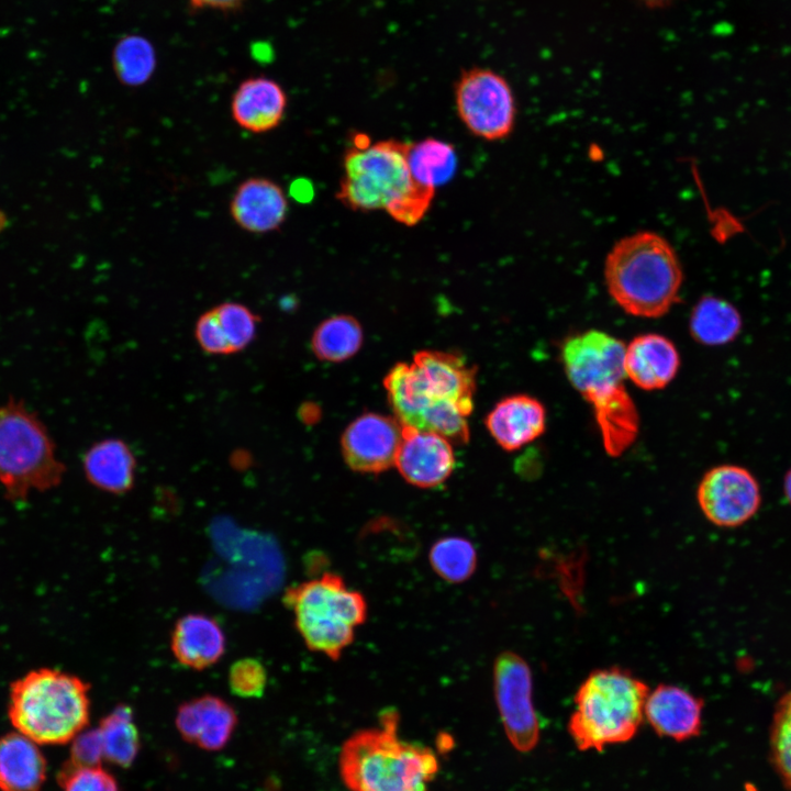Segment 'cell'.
I'll use <instances>...</instances> for the list:
<instances>
[{"mask_svg": "<svg viewBox=\"0 0 791 791\" xmlns=\"http://www.w3.org/2000/svg\"><path fill=\"white\" fill-rule=\"evenodd\" d=\"M624 350L619 338L599 330L571 335L561 347L566 376L592 405L604 449L613 457L634 443L639 430L637 409L624 386Z\"/></svg>", "mask_w": 791, "mask_h": 791, "instance_id": "obj_1", "label": "cell"}, {"mask_svg": "<svg viewBox=\"0 0 791 791\" xmlns=\"http://www.w3.org/2000/svg\"><path fill=\"white\" fill-rule=\"evenodd\" d=\"M409 145L398 140L370 143L364 134L356 135L344 153L336 199L349 210H386L396 221L415 225L430 209L435 190L413 181Z\"/></svg>", "mask_w": 791, "mask_h": 791, "instance_id": "obj_2", "label": "cell"}, {"mask_svg": "<svg viewBox=\"0 0 791 791\" xmlns=\"http://www.w3.org/2000/svg\"><path fill=\"white\" fill-rule=\"evenodd\" d=\"M604 279L609 294L626 313L659 317L679 300L683 274L664 236L639 231L617 241L609 252Z\"/></svg>", "mask_w": 791, "mask_h": 791, "instance_id": "obj_3", "label": "cell"}, {"mask_svg": "<svg viewBox=\"0 0 791 791\" xmlns=\"http://www.w3.org/2000/svg\"><path fill=\"white\" fill-rule=\"evenodd\" d=\"M378 727L361 729L343 744L339 769L350 791H427L438 771L435 754L398 736V713L379 715Z\"/></svg>", "mask_w": 791, "mask_h": 791, "instance_id": "obj_4", "label": "cell"}, {"mask_svg": "<svg viewBox=\"0 0 791 791\" xmlns=\"http://www.w3.org/2000/svg\"><path fill=\"white\" fill-rule=\"evenodd\" d=\"M649 688L627 669H595L578 687L568 732L578 749L601 751L631 740L645 720Z\"/></svg>", "mask_w": 791, "mask_h": 791, "instance_id": "obj_5", "label": "cell"}, {"mask_svg": "<svg viewBox=\"0 0 791 791\" xmlns=\"http://www.w3.org/2000/svg\"><path fill=\"white\" fill-rule=\"evenodd\" d=\"M88 690L86 682L69 673L33 670L11 684L10 722L38 745L73 742L89 722Z\"/></svg>", "mask_w": 791, "mask_h": 791, "instance_id": "obj_6", "label": "cell"}, {"mask_svg": "<svg viewBox=\"0 0 791 791\" xmlns=\"http://www.w3.org/2000/svg\"><path fill=\"white\" fill-rule=\"evenodd\" d=\"M283 600L307 647L332 660L353 643L355 628L367 619L364 595L333 572L289 588Z\"/></svg>", "mask_w": 791, "mask_h": 791, "instance_id": "obj_7", "label": "cell"}, {"mask_svg": "<svg viewBox=\"0 0 791 791\" xmlns=\"http://www.w3.org/2000/svg\"><path fill=\"white\" fill-rule=\"evenodd\" d=\"M65 469L35 414L14 399L0 406V483L9 500H25L33 489L56 487Z\"/></svg>", "mask_w": 791, "mask_h": 791, "instance_id": "obj_8", "label": "cell"}, {"mask_svg": "<svg viewBox=\"0 0 791 791\" xmlns=\"http://www.w3.org/2000/svg\"><path fill=\"white\" fill-rule=\"evenodd\" d=\"M455 101L463 123L480 138L503 140L514 127L516 107L512 88L491 69L464 70L455 86Z\"/></svg>", "mask_w": 791, "mask_h": 791, "instance_id": "obj_9", "label": "cell"}, {"mask_svg": "<svg viewBox=\"0 0 791 791\" xmlns=\"http://www.w3.org/2000/svg\"><path fill=\"white\" fill-rule=\"evenodd\" d=\"M493 692L508 739L521 751L533 750L539 740V721L533 702V675L519 654L505 650L493 662Z\"/></svg>", "mask_w": 791, "mask_h": 791, "instance_id": "obj_10", "label": "cell"}, {"mask_svg": "<svg viewBox=\"0 0 791 791\" xmlns=\"http://www.w3.org/2000/svg\"><path fill=\"white\" fill-rule=\"evenodd\" d=\"M698 504L712 524L737 527L759 510L761 491L755 476L737 465H720L708 470L697 489Z\"/></svg>", "mask_w": 791, "mask_h": 791, "instance_id": "obj_11", "label": "cell"}, {"mask_svg": "<svg viewBox=\"0 0 791 791\" xmlns=\"http://www.w3.org/2000/svg\"><path fill=\"white\" fill-rule=\"evenodd\" d=\"M401 441L402 425L396 417L365 413L344 431L342 452L353 470L378 474L396 464Z\"/></svg>", "mask_w": 791, "mask_h": 791, "instance_id": "obj_12", "label": "cell"}, {"mask_svg": "<svg viewBox=\"0 0 791 791\" xmlns=\"http://www.w3.org/2000/svg\"><path fill=\"white\" fill-rule=\"evenodd\" d=\"M421 385L433 402H449L468 416L474 408L476 369L460 356L421 350L412 361Z\"/></svg>", "mask_w": 791, "mask_h": 791, "instance_id": "obj_13", "label": "cell"}, {"mask_svg": "<svg viewBox=\"0 0 791 791\" xmlns=\"http://www.w3.org/2000/svg\"><path fill=\"white\" fill-rule=\"evenodd\" d=\"M401 476L420 488L442 484L455 467L452 443L445 437L402 426V441L394 464Z\"/></svg>", "mask_w": 791, "mask_h": 791, "instance_id": "obj_14", "label": "cell"}, {"mask_svg": "<svg viewBox=\"0 0 791 791\" xmlns=\"http://www.w3.org/2000/svg\"><path fill=\"white\" fill-rule=\"evenodd\" d=\"M702 711L699 697L679 686L660 683L649 690L644 714L658 736L683 742L700 734Z\"/></svg>", "mask_w": 791, "mask_h": 791, "instance_id": "obj_15", "label": "cell"}, {"mask_svg": "<svg viewBox=\"0 0 791 791\" xmlns=\"http://www.w3.org/2000/svg\"><path fill=\"white\" fill-rule=\"evenodd\" d=\"M236 225L252 234H266L281 227L288 215V200L281 187L265 177H250L236 188L230 202Z\"/></svg>", "mask_w": 791, "mask_h": 791, "instance_id": "obj_16", "label": "cell"}, {"mask_svg": "<svg viewBox=\"0 0 791 791\" xmlns=\"http://www.w3.org/2000/svg\"><path fill=\"white\" fill-rule=\"evenodd\" d=\"M287 104V93L276 80L254 76L243 80L234 91L231 115L242 130L263 134L280 125Z\"/></svg>", "mask_w": 791, "mask_h": 791, "instance_id": "obj_17", "label": "cell"}, {"mask_svg": "<svg viewBox=\"0 0 791 791\" xmlns=\"http://www.w3.org/2000/svg\"><path fill=\"white\" fill-rule=\"evenodd\" d=\"M237 724L234 709L215 695H202L179 706L176 727L183 739L207 750L223 748Z\"/></svg>", "mask_w": 791, "mask_h": 791, "instance_id": "obj_18", "label": "cell"}, {"mask_svg": "<svg viewBox=\"0 0 791 791\" xmlns=\"http://www.w3.org/2000/svg\"><path fill=\"white\" fill-rule=\"evenodd\" d=\"M486 426L500 447L513 452L544 433L546 410L541 401L531 396H510L489 412Z\"/></svg>", "mask_w": 791, "mask_h": 791, "instance_id": "obj_19", "label": "cell"}, {"mask_svg": "<svg viewBox=\"0 0 791 791\" xmlns=\"http://www.w3.org/2000/svg\"><path fill=\"white\" fill-rule=\"evenodd\" d=\"M680 356L675 344L659 334L638 335L625 346L626 378L643 390L665 388L676 377Z\"/></svg>", "mask_w": 791, "mask_h": 791, "instance_id": "obj_20", "label": "cell"}, {"mask_svg": "<svg viewBox=\"0 0 791 791\" xmlns=\"http://www.w3.org/2000/svg\"><path fill=\"white\" fill-rule=\"evenodd\" d=\"M225 635L211 616L191 613L180 617L171 632L170 648L183 666L202 670L213 666L225 651Z\"/></svg>", "mask_w": 791, "mask_h": 791, "instance_id": "obj_21", "label": "cell"}, {"mask_svg": "<svg viewBox=\"0 0 791 791\" xmlns=\"http://www.w3.org/2000/svg\"><path fill=\"white\" fill-rule=\"evenodd\" d=\"M40 745L13 732L0 737V791H40L47 761Z\"/></svg>", "mask_w": 791, "mask_h": 791, "instance_id": "obj_22", "label": "cell"}, {"mask_svg": "<svg viewBox=\"0 0 791 791\" xmlns=\"http://www.w3.org/2000/svg\"><path fill=\"white\" fill-rule=\"evenodd\" d=\"M82 464L89 482L102 491L123 494L134 486L136 459L131 447L120 438L93 444Z\"/></svg>", "mask_w": 791, "mask_h": 791, "instance_id": "obj_23", "label": "cell"}, {"mask_svg": "<svg viewBox=\"0 0 791 791\" xmlns=\"http://www.w3.org/2000/svg\"><path fill=\"white\" fill-rule=\"evenodd\" d=\"M689 327L698 343L717 346L731 343L738 336L743 320L738 310L727 300L706 296L693 308Z\"/></svg>", "mask_w": 791, "mask_h": 791, "instance_id": "obj_24", "label": "cell"}, {"mask_svg": "<svg viewBox=\"0 0 791 791\" xmlns=\"http://www.w3.org/2000/svg\"><path fill=\"white\" fill-rule=\"evenodd\" d=\"M408 164L413 181L435 190L455 176L457 155L452 144L427 137L409 145Z\"/></svg>", "mask_w": 791, "mask_h": 791, "instance_id": "obj_25", "label": "cell"}, {"mask_svg": "<svg viewBox=\"0 0 791 791\" xmlns=\"http://www.w3.org/2000/svg\"><path fill=\"white\" fill-rule=\"evenodd\" d=\"M103 759L119 767H129L140 750V734L133 712L127 705H118L97 727Z\"/></svg>", "mask_w": 791, "mask_h": 791, "instance_id": "obj_26", "label": "cell"}, {"mask_svg": "<svg viewBox=\"0 0 791 791\" xmlns=\"http://www.w3.org/2000/svg\"><path fill=\"white\" fill-rule=\"evenodd\" d=\"M363 343L359 322L350 315H335L315 328L311 347L321 360L338 363L354 356Z\"/></svg>", "mask_w": 791, "mask_h": 791, "instance_id": "obj_27", "label": "cell"}, {"mask_svg": "<svg viewBox=\"0 0 791 791\" xmlns=\"http://www.w3.org/2000/svg\"><path fill=\"white\" fill-rule=\"evenodd\" d=\"M113 70L119 81L126 87H138L147 82L156 69V53L143 36L126 35L114 46Z\"/></svg>", "mask_w": 791, "mask_h": 791, "instance_id": "obj_28", "label": "cell"}, {"mask_svg": "<svg viewBox=\"0 0 791 791\" xmlns=\"http://www.w3.org/2000/svg\"><path fill=\"white\" fill-rule=\"evenodd\" d=\"M428 559L432 569L445 581L460 583L468 580L477 567L474 544L461 536H445L431 547Z\"/></svg>", "mask_w": 791, "mask_h": 791, "instance_id": "obj_29", "label": "cell"}, {"mask_svg": "<svg viewBox=\"0 0 791 791\" xmlns=\"http://www.w3.org/2000/svg\"><path fill=\"white\" fill-rule=\"evenodd\" d=\"M770 751L775 769L791 788V690L778 701L771 728Z\"/></svg>", "mask_w": 791, "mask_h": 791, "instance_id": "obj_30", "label": "cell"}, {"mask_svg": "<svg viewBox=\"0 0 791 791\" xmlns=\"http://www.w3.org/2000/svg\"><path fill=\"white\" fill-rule=\"evenodd\" d=\"M220 324L234 350L245 349L255 339L259 315L248 307L233 301L214 307Z\"/></svg>", "mask_w": 791, "mask_h": 791, "instance_id": "obj_31", "label": "cell"}, {"mask_svg": "<svg viewBox=\"0 0 791 791\" xmlns=\"http://www.w3.org/2000/svg\"><path fill=\"white\" fill-rule=\"evenodd\" d=\"M63 791H119L115 778L100 765H76L64 767L60 778Z\"/></svg>", "mask_w": 791, "mask_h": 791, "instance_id": "obj_32", "label": "cell"}, {"mask_svg": "<svg viewBox=\"0 0 791 791\" xmlns=\"http://www.w3.org/2000/svg\"><path fill=\"white\" fill-rule=\"evenodd\" d=\"M267 686L265 666L255 658L236 660L229 670V687L241 698H259Z\"/></svg>", "mask_w": 791, "mask_h": 791, "instance_id": "obj_33", "label": "cell"}, {"mask_svg": "<svg viewBox=\"0 0 791 791\" xmlns=\"http://www.w3.org/2000/svg\"><path fill=\"white\" fill-rule=\"evenodd\" d=\"M194 337L201 349L210 355H230L234 353L214 308L199 316L194 325Z\"/></svg>", "mask_w": 791, "mask_h": 791, "instance_id": "obj_34", "label": "cell"}, {"mask_svg": "<svg viewBox=\"0 0 791 791\" xmlns=\"http://www.w3.org/2000/svg\"><path fill=\"white\" fill-rule=\"evenodd\" d=\"M70 762L76 765H100L103 759L97 728L82 731L74 740Z\"/></svg>", "mask_w": 791, "mask_h": 791, "instance_id": "obj_35", "label": "cell"}, {"mask_svg": "<svg viewBox=\"0 0 791 791\" xmlns=\"http://www.w3.org/2000/svg\"><path fill=\"white\" fill-rule=\"evenodd\" d=\"M246 0H188L190 8L197 10L231 11L241 8Z\"/></svg>", "mask_w": 791, "mask_h": 791, "instance_id": "obj_36", "label": "cell"}, {"mask_svg": "<svg viewBox=\"0 0 791 791\" xmlns=\"http://www.w3.org/2000/svg\"><path fill=\"white\" fill-rule=\"evenodd\" d=\"M290 194L301 203L310 202L314 196L313 185L305 178H298L290 185Z\"/></svg>", "mask_w": 791, "mask_h": 791, "instance_id": "obj_37", "label": "cell"}, {"mask_svg": "<svg viewBox=\"0 0 791 791\" xmlns=\"http://www.w3.org/2000/svg\"><path fill=\"white\" fill-rule=\"evenodd\" d=\"M635 2L649 8V9H661L670 5L676 0H634Z\"/></svg>", "mask_w": 791, "mask_h": 791, "instance_id": "obj_38", "label": "cell"}, {"mask_svg": "<svg viewBox=\"0 0 791 791\" xmlns=\"http://www.w3.org/2000/svg\"><path fill=\"white\" fill-rule=\"evenodd\" d=\"M783 493H784L787 501L791 505V467L786 472L784 478H783Z\"/></svg>", "mask_w": 791, "mask_h": 791, "instance_id": "obj_39", "label": "cell"}]
</instances>
